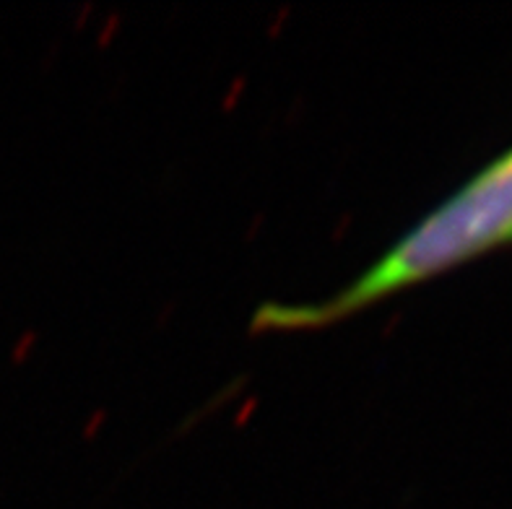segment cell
Returning <instances> with one entry per match:
<instances>
[{
    "label": "cell",
    "instance_id": "cell-1",
    "mask_svg": "<svg viewBox=\"0 0 512 509\" xmlns=\"http://www.w3.org/2000/svg\"><path fill=\"white\" fill-rule=\"evenodd\" d=\"M512 242V149L458 187L435 211L390 245L349 286L333 297L302 304H263L253 317V330H312L362 312L390 294L424 284L453 271L455 265L479 258Z\"/></svg>",
    "mask_w": 512,
    "mask_h": 509
}]
</instances>
